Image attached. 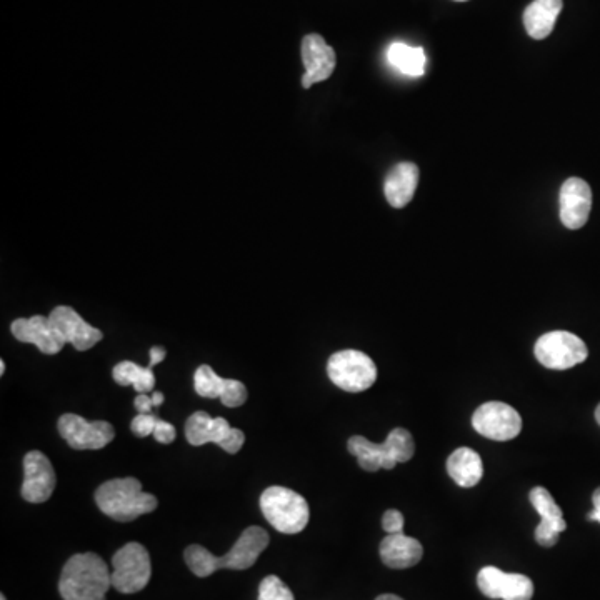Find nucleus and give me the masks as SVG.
Listing matches in <instances>:
<instances>
[{"mask_svg":"<svg viewBox=\"0 0 600 600\" xmlns=\"http://www.w3.org/2000/svg\"><path fill=\"white\" fill-rule=\"evenodd\" d=\"M267 545H269V534L262 527L252 525L240 534L234 547L222 557H215L202 545L194 544L185 549L184 559L197 577H209L219 569H250L259 559L260 554L267 549Z\"/></svg>","mask_w":600,"mask_h":600,"instance_id":"1","label":"nucleus"},{"mask_svg":"<svg viewBox=\"0 0 600 600\" xmlns=\"http://www.w3.org/2000/svg\"><path fill=\"white\" fill-rule=\"evenodd\" d=\"M110 587L112 572L92 552L72 555L60 574L59 592L64 600H105Z\"/></svg>","mask_w":600,"mask_h":600,"instance_id":"2","label":"nucleus"},{"mask_svg":"<svg viewBox=\"0 0 600 600\" xmlns=\"http://www.w3.org/2000/svg\"><path fill=\"white\" fill-rule=\"evenodd\" d=\"M95 502L100 512L117 522H132L140 515L157 509L154 495L142 490L140 480L134 477L107 480L95 490Z\"/></svg>","mask_w":600,"mask_h":600,"instance_id":"3","label":"nucleus"},{"mask_svg":"<svg viewBox=\"0 0 600 600\" xmlns=\"http://www.w3.org/2000/svg\"><path fill=\"white\" fill-rule=\"evenodd\" d=\"M349 452L357 457L359 465L367 472L394 469L395 465L409 462L414 457L415 444L409 430L397 427L390 430L382 444H375L362 435L349 439Z\"/></svg>","mask_w":600,"mask_h":600,"instance_id":"4","label":"nucleus"},{"mask_svg":"<svg viewBox=\"0 0 600 600\" xmlns=\"http://www.w3.org/2000/svg\"><path fill=\"white\" fill-rule=\"evenodd\" d=\"M260 510L280 534H299L309 524L310 510L302 495L287 487H269L260 495Z\"/></svg>","mask_w":600,"mask_h":600,"instance_id":"5","label":"nucleus"},{"mask_svg":"<svg viewBox=\"0 0 600 600\" xmlns=\"http://www.w3.org/2000/svg\"><path fill=\"white\" fill-rule=\"evenodd\" d=\"M327 374L345 392H364L377 380V367L369 355L360 350H340L327 362Z\"/></svg>","mask_w":600,"mask_h":600,"instance_id":"6","label":"nucleus"},{"mask_svg":"<svg viewBox=\"0 0 600 600\" xmlns=\"http://www.w3.org/2000/svg\"><path fill=\"white\" fill-rule=\"evenodd\" d=\"M112 587L120 594H135L144 590L152 575L150 555L144 545L130 542L120 547L112 557Z\"/></svg>","mask_w":600,"mask_h":600,"instance_id":"7","label":"nucleus"},{"mask_svg":"<svg viewBox=\"0 0 600 600\" xmlns=\"http://www.w3.org/2000/svg\"><path fill=\"white\" fill-rule=\"evenodd\" d=\"M534 352L540 364L552 370L572 369L589 355L584 340L565 330H554L539 337Z\"/></svg>","mask_w":600,"mask_h":600,"instance_id":"8","label":"nucleus"},{"mask_svg":"<svg viewBox=\"0 0 600 600\" xmlns=\"http://www.w3.org/2000/svg\"><path fill=\"white\" fill-rule=\"evenodd\" d=\"M185 437L190 445L200 447L205 444H217L227 454H237L245 442L242 430L230 427L224 417H210L205 412H195L185 422Z\"/></svg>","mask_w":600,"mask_h":600,"instance_id":"9","label":"nucleus"},{"mask_svg":"<svg viewBox=\"0 0 600 600\" xmlns=\"http://www.w3.org/2000/svg\"><path fill=\"white\" fill-rule=\"evenodd\" d=\"M472 425L480 435L497 442H507L520 434L519 412L504 402H485L472 415Z\"/></svg>","mask_w":600,"mask_h":600,"instance_id":"10","label":"nucleus"},{"mask_svg":"<svg viewBox=\"0 0 600 600\" xmlns=\"http://www.w3.org/2000/svg\"><path fill=\"white\" fill-rule=\"evenodd\" d=\"M59 434L75 450H99L115 437L112 424L105 420L89 422L77 414H64L59 419Z\"/></svg>","mask_w":600,"mask_h":600,"instance_id":"11","label":"nucleus"},{"mask_svg":"<svg viewBox=\"0 0 600 600\" xmlns=\"http://www.w3.org/2000/svg\"><path fill=\"white\" fill-rule=\"evenodd\" d=\"M57 484L54 467L47 455L32 450L24 457V484L20 489L22 499L30 504H42L52 497Z\"/></svg>","mask_w":600,"mask_h":600,"instance_id":"12","label":"nucleus"},{"mask_svg":"<svg viewBox=\"0 0 600 600\" xmlns=\"http://www.w3.org/2000/svg\"><path fill=\"white\" fill-rule=\"evenodd\" d=\"M477 585L489 599L530 600L534 595V584L527 575L507 574L490 565L480 569Z\"/></svg>","mask_w":600,"mask_h":600,"instance_id":"13","label":"nucleus"},{"mask_svg":"<svg viewBox=\"0 0 600 600\" xmlns=\"http://www.w3.org/2000/svg\"><path fill=\"white\" fill-rule=\"evenodd\" d=\"M49 322L55 332L64 339L65 344L74 345L75 349L84 352L99 344L104 334L99 329L87 324L72 307L59 305L49 315Z\"/></svg>","mask_w":600,"mask_h":600,"instance_id":"14","label":"nucleus"},{"mask_svg":"<svg viewBox=\"0 0 600 600\" xmlns=\"http://www.w3.org/2000/svg\"><path fill=\"white\" fill-rule=\"evenodd\" d=\"M194 389L205 399H220L225 407L235 409L249 397L247 387L240 380L222 379L210 365H200L194 374Z\"/></svg>","mask_w":600,"mask_h":600,"instance_id":"15","label":"nucleus"},{"mask_svg":"<svg viewBox=\"0 0 600 600\" xmlns=\"http://www.w3.org/2000/svg\"><path fill=\"white\" fill-rule=\"evenodd\" d=\"M302 60L305 74L302 75V87L310 89L317 82L329 79L335 69V52L324 37L319 34L305 35L302 40Z\"/></svg>","mask_w":600,"mask_h":600,"instance_id":"16","label":"nucleus"},{"mask_svg":"<svg viewBox=\"0 0 600 600\" xmlns=\"http://www.w3.org/2000/svg\"><path fill=\"white\" fill-rule=\"evenodd\" d=\"M529 499L540 515L539 525L535 529L537 544L542 547H554L559 542L560 532L567 529L562 509L555 504L554 497L544 487H535L530 490Z\"/></svg>","mask_w":600,"mask_h":600,"instance_id":"17","label":"nucleus"},{"mask_svg":"<svg viewBox=\"0 0 600 600\" xmlns=\"http://www.w3.org/2000/svg\"><path fill=\"white\" fill-rule=\"evenodd\" d=\"M592 209V190L585 180H565L560 189V220L570 230L584 227Z\"/></svg>","mask_w":600,"mask_h":600,"instance_id":"18","label":"nucleus"},{"mask_svg":"<svg viewBox=\"0 0 600 600\" xmlns=\"http://www.w3.org/2000/svg\"><path fill=\"white\" fill-rule=\"evenodd\" d=\"M10 330L19 342L34 344L45 355L59 354L65 347L64 339L50 325L49 317L44 315H34L29 319H15L10 325Z\"/></svg>","mask_w":600,"mask_h":600,"instance_id":"19","label":"nucleus"},{"mask_svg":"<svg viewBox=\"0 0 600 600\" xmlns=\"http://www.w3.org/2000/svg\"><path fill=\"white\" fill-rule=\"evenodd\" d=\"M422 555L424 549L419 540L405 535L404 532L389 534L380 544V557L390 569L414 567L415 564H419Z\"/></svg>","mask_w":600,"mask_h":600,"instance_id":"20","label":"nucleus"},{"mask_svg":"<svg viewBox=\"0 0 600 600\" xmlns=\"http://www.w3.org/2000/svg\"><path fill=\"white\" fill-rule=\"evenodd\" d=\"M417 185H419V167L412 162L397 164L385 179V199L395 209H402L414 199Z\"/></svg>","mask_w":600,"mask_h":600,"instance_id":"21","label":"nucleus"},{"mask_svg":"<svg viewBox=\"0 0 600 600\" xmlns=\"http://www.w3.org/2000/svg\"><path fill=\"white\" fill-rule=\"evenodd\" d=\"M562 7V0H534L524 12L527 34L535 40L547 39L554 30Z\"/></svg>","mask_w":600,"mask_h":600,"instance_id":"22","label":"nucleus"},{"mask_svg":"<svg viewBox=\"0 0 600 600\" xmlns=\"http://www.w3.org/2000/svg\"><path fill=\"white\" fill-rule=\"evenodd\" d=\"M447 472L460 487H474L484 475V464L480 455L469 447H460L450 454Z\"/></svg>","mask_w":600,"mask_h":600,"instance_id":"23","label":"nucleus"},{"mask_svg":"<svg viewBox=\"0 0 600 600\" xmlns=\"http://www.w3.org/2000/svg\"><path fill=\"white\" fill-rule=\"evenodd\" d=\"M112 377L122 387L132 385L139 394L152 392L155 387L154 367H150V365L142 367V365L130 362V360H124V362L115 365L114 370H112Z\"/></svg>","mask_w":600,"mask_h":600,"instance_id":"24","label":"nucleus"},{"mask_svg":"<svg viewBox=\"0 0 600 600\" xmlns=\"http://www.w3.org/2000/svg\"><path fill=\"white\" fill-rule=\"evenodd\" d=\"M387 59L402 74L410 77H422L425 74V54L420 47L394 42L387 50Z\"/></svg>","mask_w":600,"mask_h":600,"instance_id":"25","label":"nucleus"},{"mask_svg":"<svg viewBox=\"0 0 600 600\" xmlns=\"http://www.w3.org/2000/svg\"><path fill=\"white\" fill-rule=\"evenodd\" d=\"M259 600H294V594L277 575H269L260 582Z\"/></svg>","mask_w":600,"mask_h":600,"instance_id":"26","label":"nucleus"},{"mask_svg":"<svg viewBox=\"0 0 600 600\" xmlns=\"http://www.w3.org/2000/svg\"><path fill=\"white\" fill-rule=\"evenodd\" d=\"M159 415L155 414H137L134 420L130 422V429L137 437H149L154 434L155 425L159 422Z\"/></svg>","mask_w":600,"mask_h":600,"instance_id":"27","label":"nucleus"},{"mask_svg":"<svg viewBox=\"0 0 600 600\" xmlns=\"http://www.w3.org/2000/svg\"><path fill=\"white\" fill-rule=\"evenodd\" d=\"M382 527L387 534H399L404 532V515L399 510L390 509L382 517Z\"/></svg>","mask_w":600,"mask_h":600,"instance_id":"28","label":"nucleus"},{"mask_svg":"<svg viewBox=\"0 0 600 600\" xmlns=\"http://www.w3.org/2000/svg\"><path fill=\"white\" fill-rule=\"evenodd\" d=\"M154 439L160 444H172L175 440V427L165 420L159 419L157 425H155Z\"/></svg>","mask_w":600,"mask_h":600,"instance_id":"29","label":"nucleus"},{"mask_svg":"<svg viewBox=\"0 0 600 600\" xmlns=\"http://www.w3.org/2000/svg\"><path fill=\"white\" fill-rule=\"evenodd\" d=\"M134 404L139 414H152V409L155 407L152 397H147L145 394L137 395Z\"/></svg>","mask_w":600,"mask_h":600,"instance_id":"30","label":"nucleus"},{"mask_svg":"<svg viewBox=\"0 0 600 600\" xmlns=\"http://www.w3.org/2000/svg\"><path fill=\"white\" fill-rule=\"evenodd\" d=\"M592 502H594V509H592V512H589L587 517H589V520L600 522V487L592 495Z\"/></svg>","mask_w":600,"mask_h":600,"instance_id":"31","label":"nucleus"},{"mask_svg":"<svg viewBox=\"0 0 600 600\" xmlns=\"http://www.w3.org/2000/svg\"><path fill=\"white\" fill-rule=\"evenodd\" d=\"M165 355H167V352L162 347H152L150 349V367L160 364L165 359Z\"/></svg>","mask_w":600,"mask_h":600,"instance_id":"32","label":"nucleus"},{"mask_svg":"<svg viewBox=\"0 0 600 600\" xmlns=\"http://www.w3.org/2000/svg\"><path fill=\"white\" fill-rule=\"evenodd\" d=\"M152 402H154L155 407H159L164 402V394L162 392H154L152 395Z\"/></svg>","mask_w":600,"mask_h":600,"instance_id":"33","label":"nucleus"},{"mask_svg":"<svg viewBox=\"0 0 600 600\" xmlns=\"http://www.w3.org/2000/svg\"><path fill=\"white\" fill-rule=\"evenodd\" d=\"M375 600H404V599H400V597H397V595L394 594H384V595H379V597H377V599Z\"/></svg>","mask_w":600,"mask_h":600,"instance_id":"34","label":"nucleus"},{"mask_svg":"<svg viewBox=\"0 0 600 600\" xmlns=\"http://www.w3.org/2000/svg\"><path fill=\"white\" fill-rule=\"evenodd\" d=\"M595 420H597V422H599V425H600V404H599V407H597V409H595Z\"/></svg>","mask_w":600,"mask_h":600,"instance_id":"35","label":"nucleus"},{"mask_svg":"<svg viewBox=\"0 0 600 600\" xmlns=\"http://www.w3.org/2000/svg\"><path fill=\"white\" fill-rule=\"evenodd\" d=\"M5 372V362L4 360H2V362H0V375H4Z\"/></svg>","mask_w":600,"mask_h":600,"instance_id":"36","label":"nucleus"},{"mask_svg":"<svg viewBox=\"0 0 600 600\" xmlns=\"http://www.w3.org/2000/svg\"><path fill=\"white\" fill-rule=\"evenodd\" d=\"M0 600H7V599H5V595L4 594L0 595Z\"/></svg>","mask_w":600,"mask_h":600,"instance_id":"37","label":"nucleus"},{"mask_svg":"<svg viewBox=\"0 0 600 600\" xmlns=\"http://www.w3.org/2000/svg\"><path fill=\"white\" fill-rule=\"evenodd\" d=\"M455 2H467V0H455Z\"/></svg>","mask_w":600,"mask_h":600,"instance_id":"38","label":"nucleus"}]
</instances>
